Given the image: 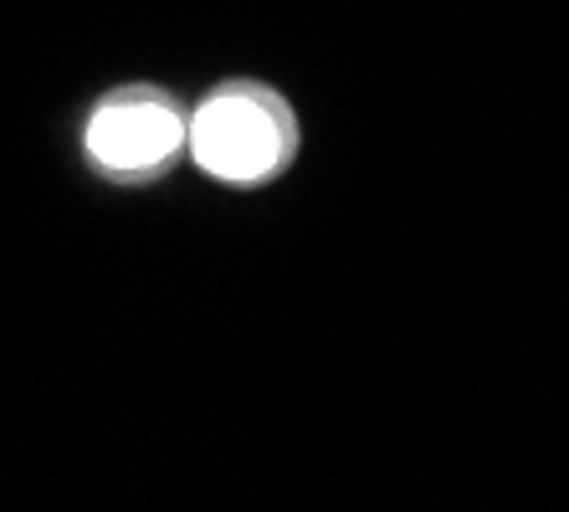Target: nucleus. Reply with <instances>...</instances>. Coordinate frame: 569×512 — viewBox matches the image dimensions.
Wrapping results in <instances>:
<instances>
[{"label": "nucleus", "mask_w": 569, "mask_h": 512, "mask_svg": "<svg viewBox=\"0 0 569 512\" xmlns=\"http://www.w3.org/2000/svg\"><path fill=\"white\" fill-rule=\"evenodd\" d=\"M190 149L216 180L262 184L292 159L298 123L272 88L237 82L216 92L211 103H200V113L190 119Z\"/></svg>", "instance_id": "f257e3e1"}, {"label": "nucleus", "mask_w": 569, "mask_h": 512, "mask_svg": "<svg viewBox=\"0 0 569 512\" xmlns=\"http://www.w3.org/2000/svg\"><path fill=\"white\" fill-rule=\"evenodd\" d=\"M190 139V123L170 92L119 88L88 119V154L108 174H149L170 164L174 149Z\"/></svg>", "instance_id": "f03ea898"}]
</instances>
